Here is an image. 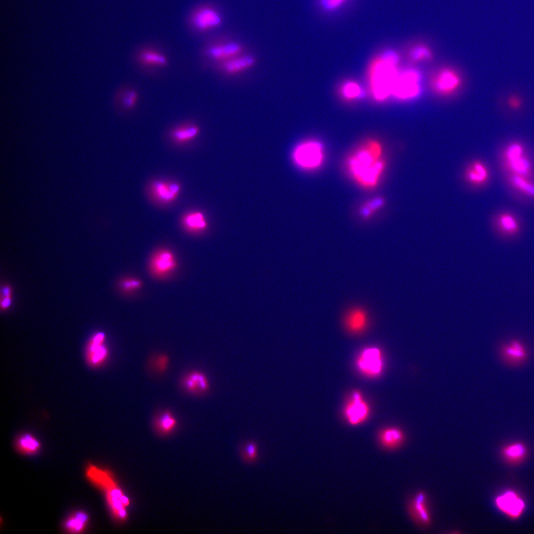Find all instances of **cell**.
Masks as SVG:
<instances>
[{"mask_svg":"<svg viewBox=\"0 0 534 534\" xmlns=\"http://www.w3.org/2000/svg\"><path fill=\"white\" fill-rule=\"evenodd\" d=\"M200 129L196 124L183 122L173 127L169 131L171 140L176 144L183 145L195 139L199 134Z\"/></svg>","mask_w":534,"mask_h":534,"instance_id":"7c38bea8","label":"cell"},{"mask_svg":"<svg viewBox=\"0 0 534 534\" xmlns=\"http://www.w3.org/2000/svg\"><path fill=\"white\" fill-rule=\"evenodd\" d=\"M0 294V308L5 310L8 309L11 304L12 289L8 285H3L1 288Z\"/></svg>","mask_w":534,"mask_h":534,"instance_id":"74e56055","label":"cell"},{"mask_svg":"<svg viewBox=\"0 0 534 534\" xmlns=\"http://www.w3.org/2000/svg\"><path fill=\"white\" fill-rule=\"evenodd\" d=\"M410 513L413 518L422 525H427L430 522V516L428 509L427 498L422 492L417 493L410 504Z\"/></svg>","mask_w":534,"mask_h":534,"instance_id":"e0dca14e","label":"cell"},{"mask_svg":"<svg viewBox=\"0 0 534 534\" xmlns=\"http://www.w3.org/2000/svg\"><path fill=\"white\" fill-rule=\"evenodd\" d=\"M88 518L87 515L84 512H77L67 520L65 524V528L70 532L80 533L86 526Z\"/></svg>","mask_w":534,"mask_h":534,"instance_id":"83f0119b","label":"cell"},{"mask_svg":"<svg viewBox=\"0 0 534 534\" xmlns=\"http://www.w3.org/2000/svg\"><path fill=\"white\" fill-rule=\"evenodd\" d=\"M398 61L396 53L390 50L384 52L375 63L370 80L373 94L377 99H384L392 94L399 72Z\"/></svg>","mask_w":534,"mask_h":534,"instance_id":"7a4b0ae2","label":"cell"},{"mask_svg":"<svg viewBox=\"0 0 534 534\" xmlns=\"http://www.w3.org/2000/svg\"><path fill=\"white\" fill-rule=\"evenodd\" d=\"M356 365L359 371L367 376L373 377L379 376L384 367L381 350L374 347L364 349L357 359Z\"/></svg>","mask_w":534,"mask_h":534,"instance_id":"52a82bcc","label":"cell"},{"mask_svg":"<svg viewBox=\"0 0 534 534\" xmlns=\"http://www.w3.org/2000/svg\"><path fill=\"white\" fill-rule=\"evenodd\" d=\"M525 452V448L520 444L511 445L507 447L504 450L506 457L513 460L521 458Z\"/></svg>","mask_w":534,"mask_h":534,"instance_id":"8d00e7d4","label":"cell"},{"mask_svg":"<svg viewBox=\"0 0 534 534\" xmlns=\"http://www.w3.org/2000/svg\"><path fill=\"white\" fill-rule=\"evenodd\" d=\"M89 480L105 492L107 502L115 516L121 520L127 516L125 507L130 501L118 488L111 475L95 466L89 465L86 469Z\"/></svg>","mask_w":534,"mask_h":534,"instance_id":"3957f363","label":"cell"},{"mask_svg":"<svg viewBox=\"0 0 534 534\" xmlns=\"http://www.w3.org/2000/svg\"><path fill=\"white\" fill-rule=\"evenodd\" d=\"M346 0H321V4L327 10H333L340 6Z\"/></svg>","mask_w":534,"mask_h":534,"instance_id":"b9f144b4","label":"cell"},{"mask_svg":"<svg viewBox=\"0 0 534 534\" xmlns=\"http://www.w3.org/2000/svg\"><path fill=\"white\" fill-rule=\"evenodd\" d=\"M488 175V171L486 166L479 161L473 163L465 173L467 180L476 185L482 184L486 182Z\"/></svg>","mask_w":534,"mask_h":534,"instance_id":"603a6c76","label":"cell"},{"mask_svg":"<svg viewBox=\"0 0 534 534\" xmlns=\"http://www.w3.org/2000/svg\"><path fill=\"white\" fill-rule=\"evenodd\" d=\"M523 103V101L521 97L516 94L510 95L507 99L509 106L513 109H519L522 106Z\"/></svg>","mask_w":534,"mask_h":534,"instance_id":"60d3db41","label":"cell"},{"mask_svg":"<svg viewBox=\"0 0 534 534\" xmlns=\"http://www.w3.org/2000/svg\"><path fill=\"white\" fill-rule=\"evenodd\" d=\"M502 361L510 366H518L528 359V352L525 345L518 339H513L503 344L500 349Z\"/></svg>","mask_w":534,"mask_h":534,"instance_id":"30bf717a","label":"cell"},{"mask_svg":"<svg viewBox=\"0 0 534 534\" xmlns=\"http://www.w3.org/2000/svg\"><path fill=\"white\" fill-rule=\"evenodd\" d=\"M524 148L521 144L513 142L506 148L505 155L507 162L517 159L523 155Z\"/></svg>","mask_w":534,"mask_h":534,"instance_id":"d590c367","label":"cell"},{"mask_svg":"<svg viewBox=\"0 0 534 534\" xmlns=\"http://www.w3.org/2000/svg\"><path fill=\"white\" fill-rule=\"evenodd\" d=\"M404 440L403 432L399 428L389 427L383 430L379 435L381 444L387 448L399 446Z\"/></svg>","mask_w":534,"mask_h":534,"instance_id":"7402d4cb","label":"cell"},{"mask_svg":"<svg viewBox=\"0 0 534 534\" xmlns=\"http://www.w3.org/2000/svg\"><path fill=\"white\" fill-rule=\"evenodd\" d=\"M177 267V262L174 253L167 249L157 250L152 255L149 264L151 274L157 278H163L170 275Z\"/></svg>","mask_w":534,"mask_h":534,"instance_id":"ba28073f","label":"cell"},{"mask_svg":"<svg viewBox=\"0 0 534 534\" xmlns=\"http://www.w3.org/2000/svg\"><path fill=\"white\" fill-rule=\"evenodd\" d=\"M119 104L123 111H131L136 106L139 99L138 91L134 88H127L119 93Z\"/></svg>","mask_w":534,"mask_h":534,"instance_id":"cb8c5ba5","label":"cell"},{"mask_svg":"<svg viewBox=\"0 0 534 534\" xmlns=\"http://www.w3.org/2000/svg\"><path fill=\"white\" fill-rule=\"evenodd\" d=\"M410 56L412 60L419 61L430 58L431 52L426 46L418 44L412 48L410 51Z\"/></svg>","mask_w":534,"mask_h":534,"instance_id":"836d02e7","label":"cell"},{"mask_svg":"<svg viewBox=\"0 0 534 534\" xmlns=\"http://www.w3.org/2000/svg\"><path fill=\"white\" fill-rule=\"evenodd\" d=\"M242 45L235 41L217 44L209 46L208 55L215 60H227L238 56L242 51Z\"/></svg>","mask_w":534,"mask_h":534,"instance_id":"2e32d148","label":"cell"},{"mask_svg":"<svg viewBox=\"0 0 534 534\" xmlns=\"http://www.w3.org/2000/svg\"><path fill=\"white\" fill-rule=\"evenodd\" d=\"M498 224L502 231L508 235H512L518 232L519 225L515 218L511 214L504 213L498 219Z\"/></svg>","mask_w":534,"mask_h":534,"instance_id":"f1b7e54d","label":"cell"},{"mask_svg":"<svg viewBox=\"0 0 534 534\" xmlns=\"http://www.w3.org/2000/svg\"><path fill=\"white\" fill-rule=\"evenodd\" d=\"M169 357L165 354H161L156 359L155 365L159 372L165 371L168 365Z\"/></svg>","mask_w":534,"mask_h":534,"instance_id":"ab89813d","label":"cell"},{"mask_svg":"<svg viewBox=\"0 0 534 534\" xmlns=\"http://www.w3.org/2000/svg\"><path fill=\"white\" fill-rule=\"evenodd\" d=\"M383 198L375 197L365 202L361 207L360 213L364 218H369L379 211L384 205Z\"/></svg>","mask_w":534,"mask_h":534,"instance_id":"4dcf8cb0","label":"cell"},{"mask_svg":"<svg viewBox=\"0 0 534 534\" xmlns=\"http://www.w3.org/2000/svg\"><path fill=\"white\" fill-rule=\"evenodd\" d=\"M420 75L413 69L398 72L392 94L400 99H409L417 95L420 91Z\"/></svg>","mask_w":534,"mask_h":534,"instance_id":"8992f818","label":"cell"},{"mask_svg":"<svg viewBox=\"0 0 534 534\" xmlns=\"http://www.w3.org/2000/svg\"><path fill=\"white\" fill-rule=\"evenodd\" d=\"M292 159L296 165L302 169L315 170L324 162L323 146L319 142L313 140L301 142L293 151Z\"/></svg>","mask_w":534,"mask_h":534,"instance_id":"277c9868","label":"cell"},{"mask_svg":"<svg viewBox=\"0 0 534 534\" xmlns=\"http://www.w3.org/2000/svg\"><path fill=\"white\" fill-rule=\"evenodd\" d=\"M189 23L195 31L203 33L220 27L223 23V18L217 9L204 5L193 10L189 17Z\"/></svg>","mask_w":534,"mask_h":534,"instance_id":"5b68a950","label":"cell"},{"mask_svg":"<svg viewBox=\"0 0 534 534\" xmlns=\"http://www.w3.org/2000/svg\"><path fill=\"white\" fill-rule=\"evenodd\" d=\"M255 63V58L251 55L236 56L226 60L222 67L229 74H235L246 70Z\"/></svg>","mask_w":534,"mask_h":534,"instance_id":"d6986e66","label":"cell"},{"mask_svg":"<svg viewBox=\"0 0 534 534\" xmlns=\"http://www.w3.org/2000/svg\"><path fill=\"white\" fill-rule=\"evenodd\" d=\"M176 419L170 411L161 413L155 420V427L161 434H167L173 431L177 425Z\"/></svg>","mask_w":534,"mask_h":534,"instance_id":"d4e9b609","label":"cell"},{"mask_svg":"<svg viewBox=\"0 0 534 534\" xmlns=\"http://www.w3.org/2000/svg\"><path fill=\"white\" fill-rule=\"evenodd\" d=\"M183 228L190 233H198L205 230L207 222L204 214L199 211H192L185 214L182 218Z\"/></svg>","mask_w":534,"mask_h":534,"instance_id":"ac0fdd59","label":"cell"},{"mask_svg":"<svg viewBox=\"0 0 534 534\" xmlns=\"http://www.w3.org/2000/svg\"><path fill=\"white\" fill-rule=\"evenodd\" d=\"M367 320V315L364 310L356 308L347 313L345 318V324L350 331L357 333L364 329Z\"/></svg>","mask_w":534,"mask_h":534,"instance_id":"44dd1931","label":"cell"},{"mask_svg":"<svg viewBox=\"0 0 534 534\" xmlns=\"http://www.w3.org/2000/svg\"><path fill=\"white\" fill-rule=\"evenodd\" d=\"M343 94L348 98H355L359 96L361 90L356 83L350 82L345 85L343 88Z\"/></svg>","mask_w":534,"mask_h":534,"instance_id":"f35d334b","label":"cell"},{"mask_svg":"<svg viewBox=\"0 0 534 534\" xmlns=\"http://www.w3.org/2000/svg\"><path fill=\"white\" fill-rule=\"evenodd\" d=\"M508 166L514 174L528 177L531 174L532 165L530 160L524 155L507 162Z\"/></svg>","mask_w":534,"mask_h":534,"instance_id":"4316f807","label":"cell"},{"mask_svg":"<svg viewBox=\"0 0 534 534\" xmlns=\"http://www.w3.org/2000/svg\"><path fill=\"white\" fill-rule=\"evenodd\" d=\"M17 444L19 450L26 453H34L39 449L40 446L39 442L33 437L28 434L21 437Z\"/></svg>","mask_w":534,"mask_h":534,"instance_id":"d6a6232c","label":"cell"},{"mask_svg":"<svg viewBox=\"0 0 534 534\" xmlns=\"http://www.w3.org/2000/svg\"><path fill=\"white\" fill-rule=\"evenodd\" d=\"M386 166L382 146L374 140H369L357 148L346 161L347 170L353 179L367 189L378 185Z\"/></svg>","mask_w":534,"mask_h":534,"instance_id":"6da1fadb","label":"cell"},{"mask_svg":"<svg viewBox=\"0 0 534 534\" xmlns=\"http://www.w3.org/2000/svg\"><path fill=\"white\" fill-rule=\"evenodd\" d=\"M142 286L141 281L134 277H127L122 279L120 286L123 292H132L139 289Z\"/></svg>","mask_w":534,"mask_h":534,"instance_id":"e575fe53","label":"cell"},{"mask_svg":"<svg viewBox=\"0 0 534 534\" xmlns=\"http://www.w3.org/2000/svg\"><path fill=\"white\" fill-rule=\"evenodd\" d=\"M369 408L359 392H354L345 408V415L348 423L357 425L363 423L368 417Z\"/></svg>","mask_w":534,"mask_h":534,"instance_id":"9c48e42d","label":"cell"},{"mask_svg":"<svg viewBox=\"0 0 534 534\" xmlns=\"http://www.w3.org/2000/svg\"><path fill=\"white\" fill-rule=\"evenodd\" d=\"M150 190L156 199L164 203H170L178 197L180 186L177 182L158 180L151 183Z\"/></svg>","mask_w":534,"mask_h":534,"instance_id":"4fadbf2b","label":"cell"},{"mask_svg":"<svg viewBox=\"0 0 534 534\" xmlns=\"http://www.w3.org/2000/svg\"><path fill=\"white\" fill-rule=\"evenodd\" d=\"M239 452L241 459L245 463H253L259 459L258 445L254 441L242 443L239 446Z\"/></svg>","mask_w":534,"mask_h":534,"instance_id":"484cf974","label":"cell"},{"mask_svg":"<svg viewBox=\"0 0 534 534\" xmlns=\"http://www.w3.org/2000/svg\"><path fill=\"white\" fill-rule=\"evenodd\" d=\"M498 508L512 517L520 515L525 506L523 500L513 491H507L498 496L495 500Z\"/></svg>","mask_w":534,"mask_h":534,"instance_id":"9a60e30c","label":"cell"},{"mask_svg":"<svg viewBox=\"0 0 534 534\" xmlns=\"http://www.w3.org/2000/svg\"><path fill=\"white\" fill-rule=\"evenodd\" d=\"M136 60L139 65L147 68H163L169 64V59L165 53L150 47L140 49L136 54Z\"/></svg>","mask_w":534,"mask_h":534,"instance_id":"8fae6325","label":"cell"},{"mask_svg":"<svg viewBox=\"0 0 534 534\" xmlns=\"http://www.w3.org/2000/svg\"><path fill=\"white\" fill-rule=\"evenodd\" d=\"M459 83V78L454 72L444 70L437 76L435 84L438 91L447 93L453 91L458 86Z\"/></svg>","mask_w":534,"mask_h":534,"instance_id":"ffe728a7","label":"cell"},{"mask_svg":"<svg viewBox=\"0 0 534 534\" xmlns=\"http://www.w3.org/2000/svg\"><path fill=\"white\" fill-rule=\"evenodd\" d=\"M182 385L185 390L195 395H202L210 389V382L207 376L202 372L194 370L182 379Z\"/></svg>","mask_w":534,"mask_h":534,"instance_id":"5bb4252c","label":"cell"},{"mask_svg":"<svg viewBox=\"0 0 534 534\" xmlns=\"http://www.w3.org/2000/svg\"><path fill=\"white\" fill-rule=\"evenodd\" d=\"M511 183L523 193L534 198V184L526 178L513 174L510 177Z\"/></svg>","mask_w":534,"mask_h":534,"instance_id":"1f68e13d","label":"cell"},{"mask_svg":"<svg viewBox=\"0 0 534 534\" xmlns=\"http://www.w3.org/2000/svg\"><path fill=\"white\" fill-rule=\"evenodd\" d=\"M104 338V334L102 332L97 333L93 338L91 349L94 353L92 361L94 363L102 361L107 356V350L103 345Z\"/></svg>","mask_w":534,"mask_h":534,"instance_id":"f546056e","label":"cell"}]
</instances>
